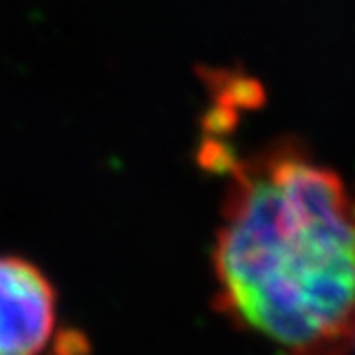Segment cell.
<instances>
[{"instance_id": "obj_1", "label": "cell", "mask_w": 355, "mask_h": 355, "mask_svg": "<svg viewBox=\"0 0 355 355\" xmlns=\"http://www.w3.org/2000/svg\"><path fill=\"white\" fill-rule=\"evenodd\" d=\"M217 307L284 355L355 349V189L293 146L231 159Z\"/></svg>"}, {"instance_id": "obj_2", "label": "cell", "mask_w": 355, "mask_h": 355, "mask_svg": "<svg viewBox=\"0 0 355 355\" xmlns=\"http://www.w3.org/2000/svg\"><path fill=\"white\" fill-rule=\"evenodd\" d=\"M58 318V295L40 266L0 254V355H42Z\"/></svg>"}, {"instance_id": "obj_3", "label": "cell", "mask_w": 355, "mask_h": 355, "mask_svg": "<svg viewBox=\"0 0 355 355\" xmlns=\"http://www.w3.org/2000/svg\"><path fill=\"white\" fill-rule=\"evenodd\" d=\"M353 353H355V349H353Z\"/></svg>"}]
</instances>
